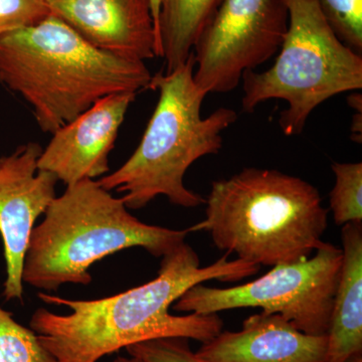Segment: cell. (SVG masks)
Wrapping results in <instances>:
<instances>
[{"instance_id": "cell-1", "label": "cell", "mask_w": 362, "mask_h": 362, "mask_svg": "<svg viewBox=\"0 0 362 362\" xmlns=\"http://www.w3.org/2000/svg\"><path fill=\"white\" fill-rule=\"evenodd\" d=\"M259 267L223 257L201 267L187 243L162 257L158 275L127 291L97 300H71L40 292L47 304L70 308L66 315L45 308L33 312L30 329L57 362H97L102 357L146 340L182 337L209 341L223 331L218 314L171 315L169 308L187 290L206 281L238 282Z\"/></svg>"}, {"instance_id": "cell-2", "label": "cell", "mask_w": 362, "mask_h": 362, "mask_svg": "<svg viewBox=\"0 0 362 362\" xmlns=\"http://www.w3.org/2000/svg\"><path fill=\"white\" fill-rule=\"evenodd\" d=\"M144 62L112 56L49 14L0 35V82L32 107L40 130L56 132L98 100L149 89Z\"/></svg>"}, {"instance_id": "cell-3", "label": "cell", "mask_w": 362, "mask_h": 362, "mask_svg": "<svg viewBox=\"0 0 362 362\" xmlns=\"http://www.w3.org/2000/svg\"><path fill=\"white\" fill-rule=\"evenodd\" d=\"M206 204V218L187 232L206 230L218 250L259 267L310 256L328 225L318 189L276 169L244 168L214 181Z\"/></svg>"}, {"instance_id": "cell-4", "label": "cell", "mask_w": 362, "mask_h": 362, "mask_svg": "<svg viewBox=\"0 0 362 362\" xmlns=\"http://www.w3.org/2000/svg\"><path fill=\"white\" fill-rule=\"evenodd\" d=\"M194 68L192 52L175 71L152 76L149 89L158 90L159 98L141 141L120 168L98 180L108 192H123L127 209H141L159 195L185 209L206 204L185 187L183 178L195 161L220 152L223 132L237 121L238 114L218 108L202 118L209 94L195 83Z\"/></svg>"}, {"instance_id": "cell-5", "label": "cell", "mask_w": 362, "mask_h": 362, "mask_svg": "<svg viewBox=\"0 0 362 362\" xmlns=\"http://www.w3.org/2000/svg\"><path fill=\"white\" fill-rule=\"evenodd\" d=\"M33 228L23 259V282L45 291L65 284L89 285L93 264L133 247L162 258L180 246L187 230L142 223L98 180L68 185Z\"/></svg>"}, {"instance_id": "cell-6", "label": "cell", "mask_w": 362, "mask_h": 362, "mask_svg": "<svg viewBox=\"0 0 362 362\" xmlns=\"http://www.w3.org/2000/svg\"><path fill=\"white\" fill-rule=\"evenodd\" d=\"M289 25L275 64L243 75L242 108L252 113L272 99L283 100L279 126L285 135L303 132L312 112L330 98L361 90L362 57L338 39L316 0H285Z\"/></svg>"}, {"instance_id": "cell-7", "label": "cell", "mask_w": 362, "mask_h": 362, "mask_svg": "<svg viewBox=\"0 0 362 362\" xmlns=\"http://www.w3.org/2000/svg\"><path fill=\"white\" fill-rule=\"evenodd\" d=\"M343 259L342 249L323 242L312 258L278 264L252 282L220 289L195 285L173 309L211 315L237 308L280 314L306 334L321 337L329 328Z\"/></svg>"}, {"instance_id": "cell-8", "label": "cell", "mask_w": 362, "mask_h": 362, "mask_svg": "<svg viewBox=\"0 0 362 362\" xmlns=\"http://www.w3.org/2000/svg\"><path fill=\"white\" fill-rule=\"evenodd\" d=\"M288 25L285 0H223L194 45L195 83L207 94L235 90L277 54Z\"/></svg>"}, {"instance_id": "cell-9", "label": "cell", "mask_w": 362, "mask_h": 362, "mask_svg": "<svg viewBox=\"0 0 362 362\" xmlns=\"http://www.w3.org/2000/svg\"><path fill=\"white\" fill-rule=\"evenodd\" d=\"M39 143L21 145L0 157V235L4 242L6 301L23 300V259L35 221L56 199V176L39 170Z\"/></svg>"}, {"instance_id": "cell-10", "label": "cell", "mask_w": 362, "mask_h": 362, "mask_svg": "<svg viewBox=\"0 0 362 362\" xmlns=\"http://www.w3.org/2000/svg\"><path fill=\"white\" fill-rule=\"evenodd\" d=\"M137 93H116L98 100L84 113L52 133L37 168L56 176L66 187L96 180L110 170L109 156Z\"/></svg>"}, {"instance_id": "cell-11", "label": "cell", "mask_w": 362, "mask_h": 362, "mask_svg": "<svg viewBox=\"0 0 362 362\" xmlns=\"http://www.w3.org/2000/svg\"><path fill=\"white\" fill-rule=\"evenodd\" d=\"M49 13L105 52L144 62L156 57L149 0H45Z\"/></svg>"}, {"instance_id": "cell-12", "label": "cell", "mask_w": 362, "mask_h": 362, "mask_svg": "<svg viewBox=\"0 0 362 362\" xmlns=\"http://www.w3.org/2000/svg\"><path fill=\"white\" fill-rule=\"evenodd\" d=\"M327 337L298 330L277 313L250 316L240 331H221L202 343L204 362H325Z\"/></svg>"}, {"instance_id": "cell-13", "label": "cell", "mask_w": 362, "mask_h": 362, "mask_svg": "<svg viewBox=\"0 0 362 362\" xmlns=\"http://www.w3.org/2000/svg\"><path fill=\"white\" fill-rule=\"evenodd\" d=\"M343 259L329 328L325 362H346L362 354V223L341 230Z\"/></svg>"}, {"instance_id": "cell-14", "label": "cell", "mask_w": 362, "mask_h": 362, "mask_svg": "<svg viewBox=\"0 0 362 362\" xmlns=\"http://www.w3.org/2000/svg\"><path fill=\"white\" fill-rule=\"evenodd\" d=\"M223 0H162L156 32V57L170 73L189 58L194 45Z\"/></svg>"}, {"instance_id": "cell-15", "label": "cell", "mask_w": 362, "mask_h": 362, "mask_svg": "<svg viewBox=\"0 0 362 362\" xmlns=\"http://www.w3.org/2000/svg\"><path fill=\"white\" fill-rule=\"evenodd\" d=\"M335 183L330 192V211L337 226L362 223V163L333 162Z\"/></svg>"}, {"instance_id": "cell-16", "label": "cell", "mask_w": 362, "mask_h": 362, "mask_svg": "<svg viewBox=\"0 0 362 362\" xmlns=\"http://www.w3.org/2000/svg\"><path fill=\"white\" fill-rule=\"evenodd\" d=\"M0 362H57L32 329L0 307Z\"/></svg>"}, {"instance_id": "cell-17", "label": "cell", "mask_w": 362, "mask_h": 362, "mask_svg": "<svg viewBox=\"0 0 362 362\" xmlns=\"http://www.w3.org/2000/svg\"><path fill=\"white\" fill-rule=\"evenodd\" d=\"M328 25L343 44L362 52V0H316Z\"/></svg>"}, {"instance_id": "cell-18", "label": "cell", "mask_w": 362, "mask_h": 362, "mask_svg": "<svg viewBox=\"0 0 362 362\" xmlns=\"http://www.w3.org/2000/svg\"><path fill=\"white\" fill-rule=\"evenodd\" d=\"M187 338L161 337L126 347L130 356L143 362H204L190 349Z\"/></svg>"}, {"instance_id": "cell-19", "label": "cell", "mask_w": 362, "mask_h": 362, "mask_svg": "<svg viewBox=\"0 0 362 362\" xmlns=\"http://www.w3.org/2000/svg\"><path fill=\"white\" fill-rule=\"evenodd\" d=\"M49 14L45 0H0V35L35 25Z\"/></svg>"}, {"instance_id": "cell-20", "label": "cell", "mask_w": 362, "mask_h": 362, "mask_svg": "<svg viewBox=\"0 0 362 362\" xmlns=\"http://www.w3.org/2000/svg\"><path fill=\"white\" fill-rule=\"evenodd\" d=\"M349 104L356 111V113L352 117L354 120H352L351 127H350L351 128L352 136H356L354 141L361 143V94L351 95L349 98Z\"/></svg>"}, {"instance_id": "cell-21", "label": "cell", "mask_w": 362, "mask_h": 362, "mask_svg": "<svg viewBox=\"0 0 362 362\" xmlns=\"http://www.w3.org/2000/svg\"><path fill=\"white\" fill-rule=\"evenodd\" d=\"M151 6L152 16H153L154 28H156V35L157 32V23H158L159 13H160V6L162 0H149Z\"/></svg>"}, {"instance_id": "cell-22", "label": "cell", "mask_w": 362, "mask_h": 362, "mask_svg": "<svg viewBox=\"0 0 362 362\" xmlns=\"http://www.w3.org/2000/svg\"><path fill=\"white\" fill-rule=\"evenodd\" d=\"M114 362H143L142 361H140L139 358H137V357L134 356H130V357H123V356H118L114 361Z\"/></svg>"}, {"instance_id": "cell-23", "label": "cell", "mask_w": 362, "mask_h": 362, "mask_svg": "<svg viewBox=\"0 0 362 362\" xmlns=\"http://www.w3.org/2000/svg\"><path fill=\"white\" fill-rule=\"evenodd\" d=\"M346 362H362V354H356V356L350 357Z\"/></svg>"}]
</instances>
